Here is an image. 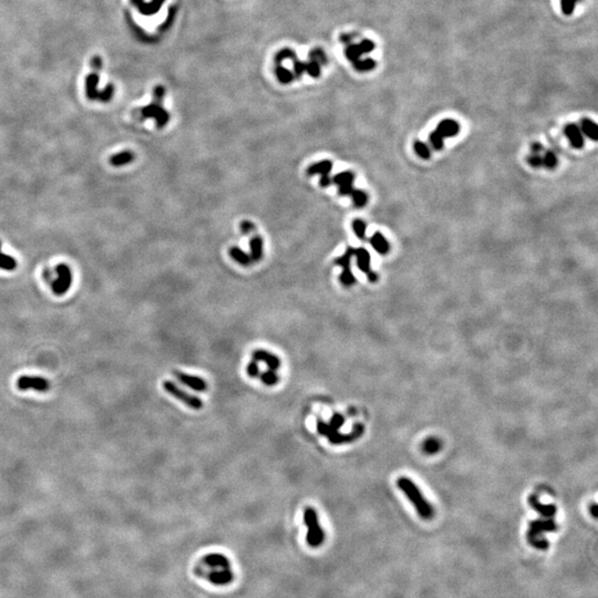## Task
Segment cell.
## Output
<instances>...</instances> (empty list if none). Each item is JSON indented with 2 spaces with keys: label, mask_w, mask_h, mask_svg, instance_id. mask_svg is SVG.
<instances>
[{
  "label": "cell",
  "mask_w": 598,
  "mask_h": 598,
  "mask_svg": "<svg viewBox=\"0 0 598 598\" xmlns=\"http://www.w3.org/2000/svg\"><path fill=\"white\" fill-rule=\"evenodd\" d=\"M196 573L216 586H224L234 579L231 563L226 556L213 553L205 555L196 567Z\"/></svg>",
  "instance_id": "obj_1"
},
{
  "label": "cell",
  "mask_w": 598,
  "mask_h": 598,
  "mask_svg": "<svg viewBox=\"0 0 598 598\" xmlns=\"http://www.w3.org/2000/svg\"><path fill=\"white\" fill-rule=\"evenodd\" d=\"M397 484H398L400 490L405 493L409 501L411 502L417 509L419 516L423 520H431L434 516V509L432 505L424 499L423 494L420 492L417 484L412 482L409 478H405V476L399 478V480L397 481Z\"/></svg>",
  "instance_id": "obj_2"
},
{
  "label": "cell",
  "mask_w": 598,
  "mask_h": 598,
  "mask_svg": "<svg viewBox=\"0 0 598 598\" xmlns=\"http://www.w3.org/2000/svg\"><path fill=\"white\" fill-rule=\"evenodd\" d=\"M304 524L308 529L306 536L308 545L311 547H319L325 542L326 534L319 524L318 514L313 508L308 507L304 509Z\"/></svg>",
  "instance_id": "obj_3"
},
{
  "label": "cell",
  "mask_w": 598,
  "mask_h": 598,
  "mask_svg": "<svg viewBox=\"0 0 598 598\" xmlns=\"http://www.w3.org/2000/svg\"><path fill=\"white\" fill-rule=\"evenodd\" d=\"M557 530L556 523L552 520H536L531 523L526 538L531 545L538 550L545 551L549 547V542L542 537L544 532H553Z\"/></svg>",
  "instance_id": "obj_4"
},
{
  "label": "cell",
  "mask_w": 598,
  "mask_h": 598,
  "mask_svg": "<svg viewBox=\"0 0 598 598\" xmlns=\"http://www.w3.org/2000/svg\"><path fill=\"white\" fill-rule=\"evenodd\" d=\"M56 274L57 277L52 279L50 286H51L54 295L62 296L70 289L71 285H72V271H71L68 265L61 263V264L56 266Z\"/></svg>",
  "instance_id": "obj_5"
},
{
  "label": "cell",
  "mask_w": 598,
  "mask_h": 598,
  "mask_svg": "<svg viewBox=\"0 0 598 598\" xmlns=\"http://www.w3.org/2000/svg\"><path fill=\"white\" fill-rule=\"evenodd\" d=\"M163 388H164V390L167 394L172 396L173 398L177 399L178 401H181L184 404H186L189 408L193 410H200L203 408V401L200 400L199 397L187 394L183 389L178 388L173 381L166 380V381L163 382Z\"/></svg>",
  "instance_id": "obj_6"
},
{
  "label": "cell",
  "mask_w": 598,
  "mask_h": 598,
  "mask_svg": "<svg viewBox=\"0 0 598 598\" xmlns=\"http://www.w3.org/2000/svg\"><path fill=\"white\" fill-rule=\"evenodd\" d=\"M354 247H348L344 255L334 259V264L342 268L339 275V282L342 286L351 287L356 284V277L351 271V258L354 256Z\"/></svg>",
  "instance_id": "obj_7"
},
{
  "label": "cell",
  "mask_w": 598,
  "mask_h": 598,
  "mask_svg": "<svg viewBox=\"0 0 598 598\" xmlns=\"http://www.w3.org/2000/svg\"><path fill=\"white\" fill-rule=\"evenodd\" d=\"M141 116L142 119H153L155 121L156 128L163 129L170 121V113L167 112L162 104L152 102L149 106H145L141 109Z\"/></svg>",
  "instance_id": "obj_8"
},
{
  "label": "cell",
  "mask_w": 598,
  "mask_h": 598,
  "mask_svg": "<svg viewBox=\"0 0 598 598\" xmlns=\"http://www.w3.org/2000/svg\"><path fill=\"white\" fill-rule=\"evenodd\" d=\"M17 388L19 390H36L38 392H47L51 388L49 380L37 376H22L17 380Z\"/></svg>",
  "instance_id": "obj_9"
},
{
  "label": "cell",
  "mask_w": 598,
  "mask_h": 598,
  "mask_svg": "<svg viewBox=\"0 0 598 598\" xmlns=\"http://www.w3.org/2000/svg\"><path fill=\"white\" fill-rule=\"evenodd\" d=\"M354 177H356L351 171H345V172L334 175L332 177V184H336L338 186V194L340 196H349L354 189Z\"/></svg>",
  "instance_id": "obj_10"
},
{
  "label": "cell",
  "mask_w": 598,
  "mask_h": 598,
  "mask_svg": "<svg viewBox=\"0 0 598 598\" xmlns=\"http://www.w3.org/2000/svg\"><path fill=\"white\" fill-rule=\"evenodd\" d=\"M344 423H345V417L339 415V413H336V415L332 418V420H330L328 423L321 420L317 421V430H318L320 436L327 437L329 439L330 437H332L333 434H336L338 432V430L341 428Z\"/></svg>",
  "instance_id": "obj_11"
},
{
  "label": "cell",
  "mask_w": 598,
  "mask_h": 598,
  "mask_svg": "<svg viewBox=\"0 0 598 598\" xmlns=\"http://www.w3.org/2000/svg\"><path fill=\"white\" fill-rule=\"evenodd\" d=\"M174 376L177 377V379L178 380L179 382L185 384L186 387L191 388L192 390L195 391H199V392H204L207 389V383L203 378L198 377V376H192V375H187L185 372L175 370Z\"/></svg>",
  "instance_id": "obj_12"
},
{
  "label": "cell",
  "mask_w": 598,
  "mask_h": 598,
  "mask_svg": "<svg viewBox=\"0 0 598 598\" xmlns=\"http://www.w3.org/2000/svg\"><path fill=\"white\" fill-rule=\"evenodd\" d=\"M252 358L254 359V361H262L265 362V365L268 367V369L277 371L280 365H282V361H280V359L276 356L275 354L269 353V351L264 350V349H257L255 350L254 353L252 354Z\"/></svg>",
  "instance_id": "obj_13"
},
{
  "label": "cell",
  "mask_w": 598,
  "mask_h": 598,
  "mask_svg": "<svg viewBox=\"0 0 598 598\" xmlns=\"http://www.w3.org/2000/svg\"><path fill=\"white\" fill-rule=\"evenodd\" d=\"M436 131L438 132V134L442 137V139H445V137H453L459 134L460 125L457 121L446 119V120L441 121V122L438 124Z\"/></svg>",
  "instance_id": "obj_14"
},
{
  "label": "cell",
  "mask_w": 598,
  "mask_h": 598,
  "mask_svg": "<svg viewBox=\"0 0 598 598\" xmlns=\"http://www.w3.org/2000/svg\"><path fill=\"white\" fill-rule=\"evenodd\" d=\"M566 137L574 149H582L584 146V137L578 125L570 123L564 129Z\"/></svg>",
  "instance_id": "obj_15"
},
{
  "label": "cell",
  "mask_w": 598,
  "mask_h": 598,
  "mask_svg": "<svg viewBox=\"0 0 598 598\" xmlns=\"http://www.w3.org/2000/svg\"><path fill=\"white\" fill-rule=\"evenodd\" d=\"M249 257L253 263H258L262 261L264 255V240L259 235H254L249 241Z\"/></svg>",
  "instance_id": "obj_16"
},
{
  "label": "cell",
  "mask_w": 598,
  "mask_h": 598,
  "mask_svg": "<svg viewBox=\"0 0 598 598\" xmlns=\"http://www.w3.org/2000/svg\"><path fill=\"white\" fill-rule=\"evenodd\" d=\"M354 256L357 259V267L362 273L368 274L371 270V257L369 252L363 247L354 248Z\"/></svg>",
  "instance_id": "obj_17"
},
{
  "label": "cell",
  "mask_w": 598,
  "mask_h": 598,
  "mask_svg": "<svg viewBox=\"0 0 598 598\" xmlns=\"http://www.w3.org/2000/svg\"><path fill=\"white\" fill-rule=\"evenodd\" d=\"M333 167V163L332 161L330 160H321L319 162H316L311 164L310 166H308V169L306 171V173L308 177H313V175H329L330 172H332Z\"/></svg>",
  "instance_id": "obj_18"
},
{
  "label": "cell",
  "mask_w": 598,
  "mask_h": 598,
  "mask_svg": "<svg viewBox=\"0 0 598 598\" xmlns=\"http://www.w3.org/2000/svg\"><path fill=\"white\" fill-rule=\"evenodd\" d=\"M369 242L374 249L379 254L386 255L389 253V250H390V244H389V242L380 232L375 233L374 235L369 238Z\"/></svg>",
  "instance_id": "obj_19"
},
{
  "label": "cell",
  "mask_w": 598,
  "mask_h": 598,
  "mask_svg": "<svg viewBox=\"0 0 598 598\" xmlns=\"http://www.w3.org/2000/svg\"><path fill=\"white\" fill-rule=\"evenodd\" d=\"M164 1L165 0H152L151 2H144V0H142L139 5L136 6V8H137V10H139L140 14L142 15L153 16L160 11L161 7L163 3H164Z\"/></svg>",
  "instance_id": "obj_20"
},
{
  "label": "cell",
  "mask_w": 598,
  "mask_h": 598,
  "mask_svg": "<svg viewBox=\"0 0 598 598\" xmlns=\"http://www.w3.org/2000/svg\"><path fill=\"white\" fill-rule=\"evenodd\" d=\"M229 256H231L234 261L238 264L244 266V267H248L252 265V259H250L249 255L247 253H245L244 250L241 249L240 247H237V246H233V247L229 248Z\"/></svg>",
  "instance_id": "obj_21"
},
{
  "label": "cell",
  "mask_w": 598,
  "mask_h": 598,
  "mask_svg": "<svg viewBox=\"0 0 598 598\" xmlns=\"http://www.w3.org/2000/svg\"><path fill=\"white\" fill-rule=\"evenodd\" d=\"M135 155L131 151H123L116 153L110 157V163L113 166H123L134 161Z\"/></svg>",
  "instance_id": "obj_22"
},
{
  "label": "cell",
  "mask_w": 598,
  "mask_h": 598,
  "mask_svg": "<svg viewBox=\"0 0 598 598\" xmlns=\"http://www.w3.org/2000/svg\"><path fill=\"white\" fill-rule=\"evenodd\" d=\"M582 129V131L585 135L593 141H597L598 140V127L597 124L592 121L591 119L585 118L582 120V122H580V128Z\"/></svg>",
  "instance_id": "obj_23"
},
{
  "label": "cell",
  "mask_w": 598,
  "mask_h": 598,
  "mask_svg": "<svg viewBox=\"0 0 598 598\" xmlns=\"http://www.w3.org/2000/svg\"><path fill=\"white\" fill-rule=\"evenodd\" d=\"M17 268V261L10 256L1 252V242H0V269H5L8 271L15 270Z\"/></svg>",
  "instance_id": "obj_24"
},
{
  "label": "cell",
  "mask_w": 598,
  "mask_h": 598,
  "mask_svg": "<svg viewBox=\"0 0 598 598\" xmlns=\"http://www.w3.org/2000/svg\"><path fill=\"white\" fill-rule=\"evenodd\" d=\"M349 196L353 199L354 207H357V208L365 207L368 203V199H369V198H368V194L366 193V192H363L362 190L354 189V191L351 192V194Z\"/></svg>",
  "instance_id": "obj_25"
},
{
  "label": "cell",
  "mask_w": 598,
  "mask_h": 598,
  "mask_svg": "<svg viewBox=\"0 0 598 598\" xmlns=\"http://www.w3.org/2000/svg\"><path fill=\"white\" fill-rule=\"evenodd\" d=\"M276 77H277L278 81L280 83H283V85H288V83H290L294 81V73L291 72V71L288 70L285 66H277V68L275 70Z\"/></svg>",
  "instance_id": "obj_26"
},
{
  "label": "cell",
  "mask_w": 598,
  "mask_h": 598,
  "mask_svg": "<svg viewBox=\"0 0 598 598\" xmlns=\"http://www.w3.org/2000/svg\"><path fill=\"white\" fill-rule=\"evenodd\" d=\"M345 54H346L347 59H348L350 62H354L360 59V57L362 56L363 52L359 44H350L347 45V48L345 50Z\"/></svg>",
  "instance_id": "obj_27"
},
{
  "label": "cell",
  "mask_w": 598,
  "mask_h": 598,
  "mask_svg": "<svg viewBox=\"0 0 598 598\" xmlns=\"http://www.w3.org/2000/svg\"><path fill=\"white\" fill-rule=\"evenodd\" d=\"M259 378H261L262 382L266 384V386H275V384L279 382V376L277 375V372L270 369L261 372V374H259Z\"/></svg>",
  "instance_id": "obj_28"
},
{
  "label": "cell",
  "mask_w": 598,
  "mask_h": 598,
  "mask_svg": "<svg viewBox=\"0 0 598 598\" xmlns=\"http://www.w3.org/2000/svg\"><path fill=\"white\" fill-rule=\"evenodd\" d=\"M354 68L356 69L359 72H367V71H370L372 69L376 68V61L374 59H371V58H367V59H359L357 61L353 62Z\"/></svg>",
  "instance_id": "obj_29"
},
{
  "label": "cell",
  "mask_w": 598,
  "mask_h": 598,
  "mask_svg": "<svg viewBox=\"0 0 598 598\" xmlns=\"http://www.w3.org/2000/svg\"><path fill=\"white\" fill-rule=\"evenodd\" d=\"M353 229H354V235H356L359 240H361V241L366 240L367 224L365 221L361 219H354L353 221Z\"/></svg>",
  "instance_id": "obj_30"
},
{
  "label": "cell",
  "mask_w": 598,
  "mask_h": 598,
  "mask_svg": "<svg viewBox=\"0 0 598 598\" xmlns=\"http://www.w3.org/2000/svg\"><path fill=\"white\" fill-rule=\"evenodd\" d=\"M440 447H441V443L438 440V439L430 438L428 439V440L424 441L422 449H423L425 453L434 454L438 452V450H440Z\"/></svg>",
  "instance_id": "obj_31"
},
{
  "label": "cell",
  "mask_w": 598,
  "mask_h": 598,
  "mask_svg": "<svg viewBox=\"0 0 598 598\" xmlns=\"http://www.w3.org/2000/svg\"><path fill=\"white\" fill-rule=\"evenodd\" d=\"M286 59H290L292 61L297 59V56L294 50L287 49V48L283 49L275 56V62L277 66H279L284 60H286Z\"/></svg>",
  "instance_id": "obj_32"
},
{
  "label": "cell",
  "mask_w": 598,
  "mask_h": 598,
  "mask_svg": "<svg viewBox=\"0 0 598 598\" xmlns=\"http://www.w3.org/2000/svg\"><path fill=\"white\" fill-rule=\"evenodd\" d=\"M413 148H415V151L418 154V156L423 158V160H429V158L431 157V151H430L428 145L423 143V142L416 141Z\"/></svg>",
  "instance_id": "obj_33"
},
{
  "label": "cell",
  "mask_w": 598,
  "mask_h": 598,
  "mask_svg": "<svg viewBox=\"0 0 598 598\" xmlns=\"http://www.w3.org/2000/svg\"><path fill=\"white\" fill-rule=\"evenodd\" d=\"M542 157H543V166H545L546 169L553 170L558 164V158L557 156H556V154L554 152L546 151L544 156H542Z\"/></svg>",
  "instance_id": "obj_34"
},
{
  "label": "cell",
  "mask_w": 598,
  "mask_h": 598,
  "mask_svg": "<svg viewBox=\"0 0 598 598\" xmlns=\"http://www.w3.org/2000/svg\"><path fill=\"white\" fill-rule=\"evenodd\" d=\"M309 61H315L319 65H327L328 59L321 49H313L308 54Z\"/></svg>",
  "instance_id": "obj_35"
},
{
  "label": "cell",
  "mask_w": 598,
  "mask_h": 598,
  "mask_svg": "<svg viewBox=\"0 0 598 598\" xmlns=\"http://www.w3.org/2000/svg\"><path fill=\"white\" fill-rule=\"evenodd\" d=\"M579 0H560V9H562L563 14L566 16L572 15L574 12L576 3Z\"/></svg>",
  "instance_id": "obj_36"
},
{
  "label": "cell",
  "mask_w": 598,
  "mask_h": 598,
  "mask_svg": "<svg viewBox=\"0 0 598 598\" xmlns=\"http://www.w3.org/2000/svg\"><path fill=\"white\" fill-rule=\"evenodd\" d=\"M305 72H307L312 78H318L321 73L320 65L315 61L306 62V71Z\"/></svg>",
  "instance_id": "obj_37"
},
{
  "label": "cell",
  "mask_w": 598,
  "mask_h": 598,
  "mask_svg": "<svg viewBox=\"0 0 598 598\" xmlns=\"http://www.w3.org/2000/svg\"><path fill=\"white\" fill-rule=\"evenodd\" d=\"M430 143L433 146L434 150H437V151H440V150L443 148V144H444V139H442V137L438 134V132L434 130V131L430 134Z\"/></svg>",
  "instance_id": "obj_38"
},
{
  "label": "cell",
  "mask_w": 598,
  "mask_h": 598,
  "mask_svg": "<svg viewBox=\"0 0 598 598\" xmlns=\"http://www.w3.org/2000/svg\"><path fill=\"white\" fill-rule=\"evenodd\" d=\"M165 93H166V91H165V88L164 87L157 86V87L154 88V90H153V102L158 103V104H162L163 100H164V98H165Z\"/></svg>",
  "instance_id": "obj_39"
},
{
  "label": "cell",
  "mask_w": 598,
  "mask_h": 598,
  "mask_svg": "<svg viewBox=\"0 0 598 598\" xmlns=\"http://www.w3.org/2000/svg\"><path fill=\"white\" fill-rule=\"evenodd\" d=\"M292 65H294V77H296L297 79L302 78L304 72L306 71V62H302L298 59H296L292 62Z\"/></svg>",
  "instance_id": "obj_40"
},
{
  "label": "cell",
  "mask_w": 598,
  "mask_h": 598,
  "mask_svg": "<svg viewBox=\"0 0 598 598\" xmlns=\"http://www.w3.org/2000/svg\"><path fill=\"white\" fill-rule=\"evenodd\" d=\"M256 231V226L253 221H243L241 223V233L243 235H249V234Z\"/></svg>",
  "instance_id": "obj_41"
},
{
  "label": "cell",
  "mask_w": 598,
  "mask_h": 598,
  "mask_svg": "<svg viewBox=\"0 0 598 598\" xmlns=\"http://www.w3.org/2000/svg\"><path fill=\"white\" fill-rule=\"evenodd\" d=\"M528 163L532 167H535V169H538V167L543 166V157L539 155V154H537V153H532L528 157Z\"/></svg>",
  "instance_id": "obj_42"
},
{
  "label": "cell",
  "mask_w": 598,
  "mask_h": 598,
  "mask_svg": "<svg viewBox=\"0 0 598 598\" xmlns=\"http://www.w3.org/2000/svg\"><path fill=\"white\" fill-rule=\"evenodd\" d=\"M247 374L249 377L252 378H257L259 377V374H261V370H259V367L257 365L256 361H250L247 366Z\"/></svg>",
  "instance_id": "obj_43"
},
{
  "label": "cell",
  "mask_w": 598,
  "mask_h": 598,
  "mask_svg": "<svg viewBox=\"0 0 598 598\" xmlns=\"http://www.w3.org/2000/svg\"><path fill=\"white\" fill-rule=\"evenodd\" d=\"M359 45H360V48H361L363 53H370L371 51H374V49L376 47L374 41L368 40V39L362 40L361 43L359 44Z\"/></svg>",
  "instance_id": "obj_44"
},
{
  "label": "cell",
  "mask_w": 598,
  "mask_h": 598,
  "mask_svg": "<svg viewBox=\"0 0 598 598\" xmlns=\"http://www.w3.org/2000/svg\"><path fill=\"white\" fill-rule=\"evenodd\" d=\"M332 184V177H330L329 175H320L319 185L321 187H329Z\"/></svg>",
  "instance_id": "obj_45"
},
{
  "label": "cell",
  "mask_w": 598,
  "mask_h": 598,
  "mask_svg": "<svg viewBox=\"0 0 598 598\" xmlns=\"http://www.w3.org/2000/svg\"><path fill=\"white\" fill-rule=\"evenodd\" d=\"M353 39H354V37L351 36V35H348V33H344V35H341L340 38H339V40L341 41V43L347 44V45L351 44V41H353Z\"/></svg>",
  "instance_id": "obj_46"
},
{
  "label": "cell",
  "mask_w": 598,
  "mask_h": 598,
  "mask_svg": "<svg viewBox=\"0 0 598 598\" xmlns=\"http://www.w3.org/2000/svg\"><path fill=\"white\" fill-rule=\"evenodd\" d=\"M366 275H367V279L369 280L370 283H376V282H377V280L379 279V276H378V274H377V273H375V271H372V270H370L369 273L366 274Z\"/></svg>",
  "instance_id": "obj_47"
},
{
  "label": "cell",
  "mask_w": 598,
  "mask_h": 598,
  "mask_svg": "<svg viewBox=\"0 0 598 598\" xmlns=\"http://www.w3.org/2000/svg\"><path fill=\"white\" fill-rule=\"evenodd\" d=\"M543 151V146L541 143H538V142H535V143L532 144V153H537L539 154Z\"/></svg>",
  "instance_id": "obj_48"
},
{
  "label": "cell",
  "mask_w": 598,
  "mask_h": 598,
  "mask_svg": "<svg viewBox=\"0 0 598 598\" xmlns=\"http://www.w3.org/2000/svg\"><path fill=\"white\" fill-rule=\"evenodd\" d=\"M596 509H597V505H596V504H593V507H592V514H593V516H594V517H596V516H597Z\"/></svg>",
  "instance_id": "obj_49"
}]
</instances>
